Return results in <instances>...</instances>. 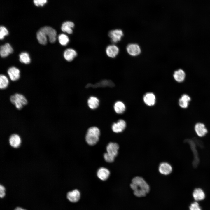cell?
Listing matches in <instances>:
<instances>
[{
    "mask_svg": "<svg viewBox=\"0 0 210 210\" xmlns=\"http://www.w3.org/2000/svg\"><path fill=\"white\" fill-rule=\"evenodd\" d=\"M191 100L190 96L187 94H182L178 100V104L180 106L183 108H187Z\"/></svg>",
    "mask_w": 210,
    "mask_h": 210,
    "instance_id": "d6986e66",
    "label": "cell"
},
{
    "mask_svg": "<svg viewBox=\"0 0 210 210\" xmlns=\"http://www.w3.org/2000/svg\"><path fill=\"white\" fill-rule=\"evenodd\" d=\"M19 60L21 62L26 64H29L31 60L28 53L26 52H22L19 55Z\"/></svg>",
    "mask_w": 210,
    "mask_h": 210,
    "instance_id": "4316f807",
    "label": "cell"
},
{
    "mask_svg": "<svg viewBox=\"0 0 210 210\" xmlns=\"http://www.w3.org/2000/svg\"><path fill=\"white\" fill-rule=\"evenodd\" d=\"M110 175L109 171L107 168L102 167L99 168L97 172L98 177L102 181H105L109 177Z\"/></svg>",
    "mask_w": 210,
    "mask_h": 210,
    "instance_id": "ac0fdd59",
    "label": "cell"
},
{
    "mask_svg": "<svg viewBox=\"0 0 210 210\" xmlns=\"http://www.w3.org/2000/svg\"><path fill=\"white\" fill-rule=\"evenodd\" d=\"M10 100L18 110L21 109L23 108V106L26 105L28 103L27 99L23 95L17 93L11 95Z\"/></svg>",
    "mask_w": 210,
    "mask_h": 210,
    "instance_id": "3957f363",
    "label": "cell"
},
{
    "mask_svg": "<svg viewBox=\"0 0 210 210\" xmlns=\"http://www.w3.org/2000/svg\"><path fill=\"white\" fill-rule=\"evenodd\" d=\"M173 77L175 80L179 83L183 82L185 80L186 74L184 71L181 69L175 71L173 74Z\"/></svg>",
    "mask_w": 210,
    "mask_h": 210,
    "instance_id": "44dd1931",
    "label": "cell"
},
{
    "mask_svg": "<svg viewBox=\"0 0 210 210\" xmlns=\"http://www.w3.org/2000/svg\"><path fill=\"white\" fill-rule=\"evenodd\" d=\"M77 53L74 49L69 48L64 52L63 56L64 59L67 61H72L77 56Z\"/></svg>",
    "mask_w": 210,
    "mask_h": 210,
    "instance_id": "4fadbf2b",
    "label": "cell"
},
{
    "mask_svg": "<svg viewBox=\"0 0 210 210\" xmlns=\"http://www.w3.org/2000/svg\"><path fill=\"white\" fill-rule=\"evenodd\" d=\"M103 156L105 160L108 162L111 163L113 162L115 158L110 155L107 152L104 154Z\"/></svg>",
    "mask_w": 210,
    "mask_h": 210,
    "instance_id": "4dcf8cb0",
    "label": "cell"
},
{
    "mask_svg": "<svg viewBox=\"0 0 210 210\" xmlns=\"http://www.w3.org/2000/svg\"><path fill=\"white\" fill-rule=\"evenodd\" d=\"M99 129L96 127H90L88 130L85 136L87 143L90 146L96 144L98 142L100 135Z\"/></svg>",
    "mask_w": 210,
    "mask_h": 210,
    "instance_id": "7a4b0ae2",
    "label": "cell"
},
{
    "mask_svg": "<svg viewBox=\"0 0 210 210\" xmlns=\"http://www.w3.org/2000/svg\"><path fill=\"white\" fill-rule=\"evenodd\" d=\"M126 50L130 55L133 56H137L141 52L140 47L136 43H132L128 45L126 47Z\"/></svg>",
    "mask_w": 210,
    "mask_h": 210,
    "instance_id": "8992f818",
    "label": "cell"
},
{
    "mask_svg": "<svg viewBox=\"0 0 210 210\" xmlns=\"http://www.w3.org/2000/svg\"><path fill=\"white\" fill-rule=\"evenodd\" d=\"M41 29L48 37L50 43H53L55 41L57 33L55 29L51 27L47 26L43 27Z\"/></svg>",
    "mask_w": 210,
    "mask_h": 210,
    "instance_id": "5b68a950",
    "label": "cell"
},
{
    "mask_svg": "<svg viewBox=\"0 0 210 210\" xmlns=\"http://www.w3.org/2000/svg\"><path fill=\"white\" fill-rule=\"evenodd\" d=\"M126 126L125 122L123 120H119L117 123H114L112 127L113 131L116 133L122 132Z\"/></svg>",
    "mask_w": 210,
    "mask_h": 210,
    "instance_id": "ba28073f",
    "label": "cell"
},
{
    "mask_svg": "<svg viewBox=\"0 0 210 210\" xmlns=\"http://www.w3.org/2000/svg\"><path fill=\"white\" fill-rule=\"evenodd\" d=\"M114 108L115 111L118 114H121L123 113L126 109L125 104L121 101H118L114 105Z\"/></svg>",
    "mask_w": 210,
    "mask_h": 210,
    "instance_id": "cb8c5ba5",
    "label": "cell"
},
{
    "mask_svg": "<svg viewBox=\"0 0 210 210\" xmlns=\"http://www.w3.org/2000/svg\"><path fill=\"white\" fill-rule=\"evenodd\" d=\"M58 39L60 44L63 46H66L69 41L68 36L64 34H60L58 36Z\"/></svg>",
    "mask_w": 210,
    "mask_h": 210,
    "instance_id": "83f0119b",
    "label": "cell"
},
{
    "mask_svg": "<svg viewBox=\"0 0 210 210\" xmlns=\"http://www.w3.org/2000/svg\"><path fill=\"white\" fill-rule=\"evenodd\" d=\"M34 3L36 6H43L47 2V0H34Z\"/></svg>",
    "mask_w": 210,
    "mask_h": 210,
    "instance_id": "d6a6232c",
    "label": "cell"
},
{
    "mask_svg": "<svg viewBox=\"0 0 210 210\" xmlns=\"http://www.w3.org/2000/svg\"><path fill=\"white\" fill-rule=\"evenodd\" d=\"M5 189L4 187L1 185L0 186V197L1 198H3L5 195Z\"/></svg>",
    "mask_w": 210,
    "mask_h": 210,
    "instance_id": "836d02e7",
    "label": "cell"
},
{
    "mask_svg": "<svg viewBox=\"0 0 210 210\" xmlns=\"http://www.w3.org/2000/svg\"><path fill=\"white\" fill-rule=\"evenodd\" d=\"M114 86V84L110 80H104L101 81L98 83L94 85H92L91 84H88L87 85V87L90 86L97 87H106L109 86L112 87Z\"/></svg>",
    "mask_w": 210,
    "mask_h": 210,
    "instance_id": "d4e9b609",
    "label": "cell"
},
{
    "mask_svg": "<svg viewBox=\"0 0 210 210\" xmlns=\"http://www.w3.org/2000/svg\"><path fill=\"white\" fill-rule=\"evenodd\" d=\"M13 52V48L8 43H6L0 47V54L2 57H7L10 54L12 53Z\"/></svg>",
    "mask_w": 210,
    "mask_h": 210,
    "instance_id": "2e32d148",
    "label": "cell"
},
{
    "mask_svg": "<svg viewBox=\"0 0 210 210\" xmlns=\"http://www.w3.org/2000/svg\"><path fill=\"white\" fill-rule=\"evenodd\" d=\"M74 23L71 21H66L64 22L62 25L61 29L62 31L69 34L73 33V29L74 27Z\"/></svg>",
    "mask_w": 210,
    "mask_h": 210,
    "instance_id": "e0dca14e",
    "label": "cell"
},
{
    "mask_svg": "<svg viewBox=\"0 0 210 210\" xmlns=\"http://www.w3.org/2000/svg\"><path fill=\"white\" fill-rule=\"evenodd\" d=\"M66 196L67 199L70 202H76L79 200L80 194L78 190L75 189L68 192Z\"/></svg>",
    "mask_w": 210,
    "mask_h": 210,
    "instance_id": "8fae6325",
    "label": "cell"
},
{
    "mask_svg": "<svg viewBox=\"0 0 210 210\" xmlns=\"http://www.w3.org/2000/svg\"><path fill=\"white\" fill-rule=\"evenodd\" d=\"M143 101L144 103L147 105L152 106L154 105L156 101V98L155 94L152 92H148L144 96Z\"/></svg>",
    "mask_w": 210,
    "mask_h": 210,
    "instance_id": "9a60e30c",
    "label": "cell"
},
{
    "mask_svg": "<svg viewBox=\"0 0 210 210\" xmlns=\"http://www.w3.org/2000/svg\"><path fill=\"white\" fill-rule=\"evenodd\" d=\"M9 142L10 145L14 148H17L20 145L21 139L20 136L16 134L11 135L9 139Z\"/></svg>",
    "mask_w": 210,
    "mask_h": 210,
    "instance_id": "ffe728a7",
    "label": "cell"
},
{
    "mask_svg": "<svg viewBox=\"0 0 210 210\" xmlns=\"http://www.w3.org/2000/svg\"><path fill=\"white\" fill-rule=\"evenodd\" d=\"M36 37L38 42L40 44L45 45L47 43V36L41 28L37 33Z\"/></svg>",
    "mask_w": 210,
    "mask_h": 210,
    "instance_id": "603a6c76",
    "label": "cell"
},
{
    "mask_svg": "<svg viewBox=\"0 0 210 210\" xmlns=\"http://www.w3.org/2000/svg\"><path fill=\"white\" fill-rule=\"evenodd\" d=\"M8 32L7 29L4 26H1L0 27V38L3 39L5 36L8 35Z\"/></svg>",
    "mask_w": 210,
    "mask_h": 210,
    "instance_id": "f546056e",
    "label": "cell"
},
{
    "mask_svg": "<svg viewBox=\"0 0 210 210\" xmlns=\"http://www.w3.org/2000/svg\"><path fill=\"white\" fill-rule=\"evenodd\" d=\"M194 129L196 133L200 137L204 136L208 132L205 125L201 123H196L195 125Z\"/></svg>",
    "mask_w": 210,
    "mask_h": 210,
    "instance_id": "5bb4252c",
    "label": "cell"
},
{
    "mask_svg": "<svg viewBox=\"0 0 210 210\" xmlns=\"http://www.w3.org/2000/svg\"><path fill=\"white\" fill-rule=\"evenodd\" d=\"M119 49L116 45L112 44L108 46L106 49L107 55L110 57L114 58L118 54Z\"/></svg>",
    "mask_w": 210,
    "mask_h": 210,
    "instance_id": "9c48e42d",
    "label": "cell"
},
{
    "mask_svg": "<svg viewBox=\"0 0 210 210\" xmlns=\"http://www.w3.org/2000/svg\"><path fill=\"white\" fill-rule=\"evenodd\" d=\"M9 84V81L6 76L1 74L0 76V88L1 89L6 88Z\"/></svg>",
    "mask_w": 210,
    "mask_h": 210,
    "instance_id": "f1b7e54d",
    "label": "cell"
},
{
    "mask_svg": "<svg viewBox=\"0 0 210 210\" xmlns=\"http://www.w3.org/2000/svg\"><path fill=\"white\" fill-rule=\"evenodd\" d=\"M88 106L91 109L97 108L99 105V100L95 97L91 96L88 100Z\"/></svg>",
    "mask_w": 210,
    "mask_h": 210,
    "instance_id": "484cf974",
    "label": "cell"
},
{
    "mask_svg": "<svg viewBox=\"0 0 210 210\" xmlns=\"http://www.w3.org/2000/svg\"><path fill=\"white\" fill-rule=\"evenodd\" d=\"M123 35V31L120 29L112 30L108 33V36L113 43H116L120 41Z\"/></svg>",
    "mask_w": 210,
    "mask_h": 210,
    "instance_id": "277c9868",
    "label": "cell"
},
{
    "mask_svg": "<svg viewBox=\"0 0 210 210\" xmlns=\"http://www.w3.org/2000/svg\"><path fill=\"white\" fill-rule=\"evenodd\" d=\"M189 210H202L198 203L195 202L192 203L189 206Z\"/></svg>",
    "mask_w": 210,
    "mask_h": 210,
    "instance_id": "1f68e13d",
    "label": "cell"
},
{
    "mask_svg": "<svg viewBox=\"0 0 210 210\" xmlns=\"http://www.w3.org/2000/svg\"><path fill=\"white\" fill-rule=\"evenodd\" d=\"M130 187L134 195L138 197L145 196L150 191L149 185L143 178L140 176L132 179Z\"/></svg>",
    "mask_w": 210,
    "mask_h": 210,
    "instance_id": "6da1fadb",
    "label": "cell"
},
{
    "mask_svg": "<svg viewBox=\"0 0 210 210\" xmlns=\"http://www.w3.org/2000/svg\"><path fill=\"white\" fill-rule=\"evenodd\" d=\"M14 210H26L23 208L20 207H17Z\"/></svg>",
    "mask_w": 210,
    "mask_h": 210,
    "instance_id": "e575fe53",
    "label": "cell"
},
{
    "mask_svg": "<svg viewBox=\"0 0 210 210\" xmlns=\"http://www.w3.org/2000/svg\"><path fill=\"white\" fill-rule=\"evenodd\" d=\"M158 170L160 174L167 175L170 174L172 172V168L171 166L168 163L163 162L160 164Z\"/></svg>",
    "mask_w": 210,
    "mask_h": 210,
    "instance_id": "30bf717a",
    "label": "cell"
},
{
    "mask_svg": "<svg viewBox=\"0 0 210 210\" xmlns=\"http://www.w3.org/2000/svg\"><path fill=\"white\" fill-rule=\"evenodd\" d=\"M119 146L116 143L110 142L106 147L107 153L110 155L115 158L117 155Z\"/></svg>",
    "mask_w": 210,
    "mask_h": 210,
    "instance_id": "52a82bcc",
    "label": "cell"
},
{
    "mask_svg": "<svg viewBox=\"0 0 210 210\" xmlns=\"http://www.w3.org/2000/svg\"><path fill=\"white\" fill-rule=\"evenodd\" d=\"M192 196L196 201H200L203 200L205 195L204 191L201 188L195 189L192 193Z\"/></svg>",
    "mask_w": 210,
    "mask_h": 210,
    "instance_id": "7402d4cb",
    "label": "cell"
},
{
    "mask_svg": "<svg viewBox=\"0 0 210 210\" xmlns=\"http://www.w3.org/2000/svg\"><path fill=\"white\" fill-rule=\"evenodd\" d=\"M7 72L10 79L12 81H16L20 77L19 70L14 66H12L9 68Z\"/></svg>",
    "mask_w": 210,
    "mask_h": 210,
    "instance_id": "7c38bea8",
    "label": "cell"
}]
</instances>
